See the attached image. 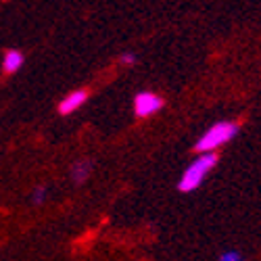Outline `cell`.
<instances>
[{"instance_id":"cell-8","label":"cell","mask_w":261,"mask_h":261,"mask_svg":"<svg viewBox=\"0 0 261 261\" xmlns=\"http://www.w3.org/2000/svg\"><path fill=\"white\" fill-rule=\"evenodd\" d=\"M136 61H138V55H136V53H123V55L119 57V63L127 65V67H132V65H136Z\"/></svg>"},{"instance_id":"cell-7","label":"cell","mask_w":261,"mask_h":261,"mask_svg":"<svg viewBox=\"0 0 261 261\" xmlns=\"http://www.w3.org/2000/svg\"><path fill=\"white\" fill-rule=\"evenodd\" d=\"M48 197V188L46 186H38L34 192H32V203L34 205H42Z\"/></svg>"},{"instance_id":"cell-3","label":"cell","mask_w":261,"mask_h":261,"mask_svg":"<svg viewBox=\"0 0 261 261\" xmlns=\"http://www.w3.org/2000/svg\"><path fill=\"white\" fill-rule=\"evenodd\" d=\"M163 109V98L155 92H138L134 96V113L136 117H150Z\"/></svg>"},{"instance_id":"cell-5","label":"cell","mask_w":261,"mask_h":261,"mask_svg":"<svg viewBox=\"0 0 261 261\" xmlns=\"http://www.w3.org/2000/svg\"><path fill=\"white\" fill-rule=\"evenodd\" d=\"M23 63H25V55L17 48H11L3 57V69H5V73H15L23 67Z\"/></svg>"},{"instance_id":"cell-2","label":"cell","mask_w":261,"mask_h":261,"mask_svg":"<svg viewBox=\"0 0 261 261\" xmlns=\"http://www.w3.org/2000/svg\"><path fill=\"white\" fill-rule=\"evenodd\" d=\"M238 123L236 121H215L211 127H207V132L201 134V138L194 142V150L197 153H211V150L220 148L224 144H228L236 134H238Z\"/></svg>"},{"instance_id":"cell-6","label":"cell","mask_w":261,"mask_h":261,"mask_svg":"<svg viewBox=\"0 0 261 261\" xmlns=\"http://www.w3.org/2000/svg\"><path fill=\"white\" fill-rule=\"evenodd\" d=\"M92 173V161L90 159H80L71 165V180L75 184H84Z\"/></svg>"},{"instance_id":"cell-9","label":"cell","mask_w":261,"mask_h":261,"mask_svg":"<svg viewBox=\"0 0 261 261\" xmlns=\"http://www.w3.org/2000/svg\"><path fill=\"white\" fill-rule=\"evenodd\" d=\"M222 261H241L243 259V253H238V251H226L220 255Z\"/></svg>"},{"instance_id":"cell-4","label":"cell","mask_w":261,"mask_h":261,"mask_svg":"<svg viewBox=\"0 0 261 261\" xmlns=\"http://www.w3.org/2000/svg\"><path fill=\"white\" fill-rule=\"evenodd\" d=\"M86 100H88V90H73L59 102V113L61 115H71Z\"/></svg>"},{"instance_id":"cell-1","label":"cell","mask_w":261,"mask_h":261,"mask_svg":"<svg viewBox=\"0 0 261 261\" xmlns=\"http://www.w3.org/2000/svg\"><path fill=\"white\" fill-rule=\"evenodd\" d=\"M215 163H217V155L213 153V150H211V153H199V157L184 169L182 178L178 182V190L180 192H192V190H197L205 182V178L211 173V169L215 167Z\"/></svg>"}]
</instances>
